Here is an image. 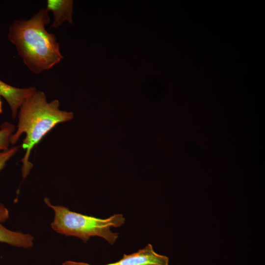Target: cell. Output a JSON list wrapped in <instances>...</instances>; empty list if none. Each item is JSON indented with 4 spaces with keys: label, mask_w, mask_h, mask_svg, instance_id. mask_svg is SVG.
I'll return each instance as SVG.
<instances>
[{
    "label": "cell",
    "mask_w": 265,
    "mask_h": 265,
    "mask_svg": "<svg viewBox=\"0 0 265 265\" xmlns=\"http://www.w3.org/2000/svg\"><path fill=\"white\" fill-rule=\"evenodd\" d=\"M169 258L157 253L151 244L132 254H124L119 261L105 265H168ZM62 265H92L86 263L67 261Z\"/></svg>",
    "instance_id": "obj_4"
},
{
    "label": "cell",
    "mask_w": 265,
    "mask_h": 265,
    "mask_svg": "<svg viewBox=\"0 0 265 265\" xmlns=\"http://www.w3.org/2000/svg\"><path fill=\"white\" fill-rule=\"evenodd\" d=\"M36 90L33 87L22 88L15 87L0 80V96L5 100L9 106L13 119L16 118L24 101Z\"/></svg>",
    "instance_id": "obj_5"
},
{
    "label": "cell",
    "mask_w": 265,
    "mask_h": 265,
    "mask_svg": "<svg viewBox=\"0 0 265 265\" xmlns=\"http://www.w3.org/2000/svg\"><path fill=\"white\" fill-rule=\"evenodd\" d=\"M73 0H48L47 10L51 12L53 21L50 25V28L59 27L63 23H73Z\"/></svg>",
    "instance_id": "obj_6"
},
{
    "label": "cell",
    "mask_w": 265,
    "mask_h": 265,
    "mask_svg": "<svg viewBox=\"0 0 265 265\" xmlns=\"http://www.w3.org/2000/svg\"><path fill=\"white\" fill-rule=\"evenodd\" d=\"M48 13L42 8L29 19L14 20L8 28V39L24 64L35 74L52 68L63 58L55 35L45 28L50 22Z\"/></svg>",
    "instance_id": "obj_1"
},
{
    "label": "cell",
    "mask_w": 265,
    "mask_h": 265,
    "mask_svg": "<svg viewBox=\"0 0 265 265\" xmlns=\"http://www.w3.org/2000/svg\"><path fill=\"white\" fill-rule=\"evenodd\" d=\"M59 106L58 100L48 102L45 94L37 90L24 101L20 107L17 128L11 135L10 142L14 145L22 134H26L21 145L26 151L21 159L23 179L28 175L33 167L29 159L34 146L56 125L74 118L72 112L62 110Z\"/></svg>",
    "instance_id": "obj_2"
},
{
    "label": "cell",
    "mask_w": 265,
    "mask_h": 265,
    "mask_svg": "<svg viewBox=\"0 0 265 265\" xmlns=\"http://www.w3.org/2000/svg\"><path fill=\"white\" fill-rule=\"evenodd\" d=\"M34 238L30 234L13 231L4 227L0 222V242L24 248L32 247Z\"/></svg>",
    "instance_id": "obj_7"
},
{
    "label": "cell",
    "mask_w": 265,
    "mask_h": 265,
    "mask_svg": "<svg viewBox=\"0 0 265 265\" xmlns=\"http://www.w3.org/2000/svg\"><path fill=\"white\" fill-rule=\"evenodd\" d=\"M9 211L1 203H0V222H5L9 218Z\"/></svg>",
    "instance_id": "obj_10"
},
{
    "label": "cell",
    "mask_w": 265,
    "mask_h": 265,
    "mask_svg": "<svg viewBox=\"0 0 265 265\" xmlns=\"http://www.w3.org/2000/svg\"><path fill=\"white\" fill-rule=\"evenodd\" d=\"M20 147V145L14 146L0 152V172L4 168L6 162L15 155Z\"/></svg>",
    "instance_id": "obj_9"
},
{
    "label": "cell",
    "mask_w": 265,
    "mask_h": 265,
    "mask_svg": "<svg viewBox=\"0 0 265 265\" xmlns=\"http://www.w3.org/2000/svg\"><path fill=\"white\" fill-rule=\"evenodd\" d=\"M16 131L15 126L8 122L2 123L0 127V151L9 148L11 135Z\"/></svg>",
    "instance_id": "obj_8"
},
{
    "label": "cell",
    "mask_w": 265,
    "mask_h": 265,
    "mask_svg": "<svg viewBox=\"0 0 265 265\" xmlns=\"http://www.w3.org/2000/svg\"><path fill=\"white\" fill-rule=\"evenodd\" d=\"M44 202L54 212L51 228L58 234L77 237L85 243L91 237L97 236L113 244L118 238V233L112 232L110 228L120 227L125 221L122 214L101 219L72 212L62 205H52L48 198L44 199Z\"/></svg>",
    "instance_id": "obj_3"
}]
</instances>
